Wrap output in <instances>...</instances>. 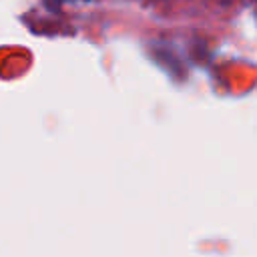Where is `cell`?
<instances>
[{
  "label": "cell",
  "mask_w": 257,
  "mask_h": 257,
  "mask_svg": "<svg viewBox=\"0 0 257 257\" xmlns=\"http://www.w3.org/2000/svg\"><path fill=\"white\" fill-rule=\"evenodd\" d=\"M68 2H80V0H46V4H48L50 8H58V6L68 4Z\"/></svg>",
  "instance_id": "obj_1"
}]
</instances>
